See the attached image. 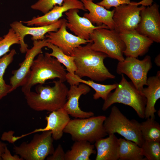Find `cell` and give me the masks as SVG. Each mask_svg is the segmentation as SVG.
Masks as SVG:
<instances>
[{"label": "cell", "mask_w": 160, "mask_h": 160, "mask_svg": "<svg viewBox=\"0 0 160 160\" xmlns=\"http://www.w3.org/2000/svg\"><path fill=\"white\" fill-rule=\"evenodd\" d=\"M130 0H103L97 4L107 9L114 7L116 8L120 5L131 3Z\"/></svg>", "instance_id": "cell-32"}, {"label": "cell", "mask_w": 160, "mask_h": 160, "mask_svg": "<svg viewBox=\"0 0 160 160\" xmlns=\"http://www.w3.org/2000/svg\"><path fill=\"white\" fill-rule=\"evenodd\" d=\"M91 48L104 53L108 57L122 61L125 58V45L119 33L114 29L100 28L95 29L90 36Z\"/></svg>", "instance_id": "cell-7"}, {"label": "cell", "mask_w": 160, "mask_h": 160, "mask_svg": "<svg viewBox=\"0 0 160 160\" xmlns=\"http://www.w3.org/2000/svg\"><path fill=\"white\" fill-rule=\"evenodd\" d=\"M2 39H3V38L0 36V41Z\"/></svg>", "instance_id": "cell-38"}, {"label": "cell", "mask_w": 160, "mask_h": 160, "mask_svg": "<svg viewBox=\"0 0 160 160\" xmlns=\"http://www.w3.org/2000/svg\"><path fill=\"white\" fill-rule=\"evenodd\" d=\"M141 147L143 155L147 160H160V141H144Z\"/></svg>", "instance_id": "cell-29"}, {"label": "cell", "mask_w": 160, "mask_h": 160, "mask_svg": "<svg viewBox=\"0 0 160 160\" xmlns=\"http://www.w3.org/2000/svg\"><path fill=\"white\" fill-rule=\"evenodd\" d=\"M53 140L51 131L43 132L34 135L29 142L14 146L13 151L23 160H44L54 151Z\"/></svg>", "instance_id": "cell-8"}, {"label": "cell", "mask_w": 160, "mask_h": 160, "mask_svg": "<svg viewBox=\"0 0 160 160\" xmlns=\"http://www.w3.org/2000/svg\"><path fill=\"white\" fill-rule=\"evenodd\" d=\"M48 43L45 39L33 41V47L26 51L25 59L20 63L19 68L12 71V75L9 79L11 86V92L24 84L35 58L42 53V48L47 47Z\"/></svg>", "instance_id": "cell-12"}, {"label": "cell", "mask_w": 160, "mask_h": 160, "mask_svg": "<svg viewBox=\"0 0 160 160\" xmlns=\"http://www.w3.org/2000/svg\"><path fill=\"white\" fill-rule=\"evenodd\" d=\"M154 62L156 65L158 67L160 66V54H158L155 57Z\"/></svg>", "instance_id": "cell-37"}, {"label": "cell", "mask_w": 160, "mask_h": 160, "mask_svg": "<svg viewBox=\"0 0 160 160\" xmlns=\"http://www.w3.org/2000/svg\"><path fill=\"white\" fill-rule=\"evenodd\" d=\"M16 54L15 49H12L8 54L0 58V100L11 92V86L6 83L4 79V76L5 70L12 62Z\"/></svg>", "instance_id": "cell-28"}, {"label": "cell", "mask_w": 160, "mask_h": 160, "mask_svg": "<svg viewBox=\"0 0 160 160\" xmlns=\"http://www.w3.org/2000/svg\"><path fill=\"white\" fill-rule=\"evenodd\" d=\"M14 133V132L12 131L4 132L1 135V139L3 141H7L9 143H13L15 142V136L13 135Z\"/></svg>", "instance_id": "cell-35"}, {"label": "cell", "mask_w": 160, "mask_h": 160, "mask_svg": "<svg viewBox=\"0 0 160 160\" xmlns=\"http://www.w3.org/2000/svg\"><path fill=\"white\" fill-rule=\"evenodd\" d=\"M119 160H145L142 153V149L136 143L120 138L118 139Z\"/></svg>", "instance_id": "cell-25"}, {"label": "cell", "mask_w": 160, "mask_h": 160, "mask_svg": "<svg viewBox=\"0 0 160 160\" xmlns=\"http://www.w3.org/2000/svg\"><path fill=\"white\" fill-rule=\"evenodd\" d=\"M159 6L156 3L145 7L140 13V20L136 29L141 34L153 41L160 42V14Z\"/></svg>", "instance_id": "cell-11"}, {"label": "cell", "mask_w": 160, "mask_h": 160, "mask_svg": "<svg viewBox=\"0 0 160 160\" xmlns=\"http://www.w3.org/2000/svg\"><path fill=\"white\" fill-rule=\"evenodd\" d=\"M147 87H143L142 94L146 99L145 111V118L151 117L155 119V108L157 101L160 98V71L156 76L149 77L147 81Z\"/></svg>", "instance_id": "cell-21"}, {"label": "cell", "mask_w": 160, "mask_h": 160, "mask_svg": "<svg viewBox=\"0 0 160 160\" xmlns=\"http://www.w3.org/2000/svg\"><path fill=\"white\" fill-rule=\"evenodd\" d=\"M121 75V80L117 84L115 91L111 92L104 100L102 110L106 111L114 103H121L131 107L140 118H145L146 103L145 97L136 88L131 81L127 80L124 74Z\"/></svg>", "instance_id": "cell-4"}, {"label": "cell", "mask_w": 160, "mask_h": 160, "mask_svg": "<svg viewBox=\"0 0 160 160\" xmlns=\"http://www.w3.org/2000/svg\"><path fill=\"white\" fill-rule=\"evenodd\" d=\"M66 70L58 60L50 53H40L34 59L21 91L25 95L32 87L38 84H44L49 79L57 78L63 82L66 81Z\"/></svg>", "instance_id": "cell-3"}, {"label": "cell", "mask_w": 160, "mask_h": 160, "mask_svg": "<svg viewBox=\"0 0 160 160\" xmlns=\"http://www.w3.org/2000/svg\"><path fill=\"white\" fill-rule=\"evenodd\" d=\"M64 0H39L31 6L33 10L40 11L45 14L55 5L61 6Z\"/></svg>", "instance_id": "cell-31"}, {"label": "cell", "mask_w": 160, "mask_h": 160, "mask_svg": "<svg viewBox=\"0 0 160 160\" xmlns=\"http://www.w3.org/2000/svg\"><path fill=\"white\" fill-rule=\"evenodd\" d=\"M65 153L61 144H59L52 153L47 158V160H65Z\"/></svg>", "instance_id": "cell-33"}, {"label": "cell", "mask_w": 160, "mask_h": 160, "mask_svg": "<svg viewBox=\"0 0 160 160\" xmlns=\"http://www.w3.org/2000/svg\"><path fill=\"white\" fill-rule=\"evenodd\" d=\"M7 144L0 141V160H2L1 155L3 152Z\"/></svg>", "instance_id": "cell-36"}, {"label": "cell", "mask_w": 160, "mask_h": 160, "mask_svg": "<svg viewBox=\"0 0 160 160\" xmlns=\"http://www.w3.org/2000/svg\"><path fill=\"white\" fill-rule=\"evenodd\" d=\"M53 82L52 87L38 84L36 92L31 91L24 95L30 108L37 111L52 112L63 108L67 100L68 89L64 82L59 80Z\"/></svg>", "instance_id": "cell-2"}, {"label": "cell", "mask_w": 160, "mask_h": 160, "mask_svg": "<svg viewBox=\"0 0 160 160\" xmlns=\"http://www.w3.org/2000/svg\"><path fill=\"white\" fill-rule=\"evenodd\" d=\"M45 119L47 124L45 127L36 129L25 134V136L39 132L51 131L54 140H58L62 138L63 130L71 119L69 115L63 108L51 112Z\"/></svg>", "instance_id": "cell-19"}, {"label": "cell", "mask_w": 160, "mask_h": 160, "mask_svg": "<svg viewBox=\"0 0 160 160\" xmlns=\"http://www.w3.org/2000/svg\"><path fill=\"white\" fill-rule=\"evenodd\" d=\"M152 67L151 57L149 55L141 60L137 58L128 57L123 61L119 62L116 72L119 75H126L136 88L142 93L144 86L147 85L148 73Z\"/></svg>", "instance_id": "cell-9"}, {"label": "cell", "mask_w": 160, "mask_h": 160, "mask_svg": "<svg viewBox=\"0 0 160 160\" xmlns=\"http://www.w3.org/2000/svg\"><path fill=\"white\" fill-rule=\"evenodd\" d=\"M66 21L64 18L57 31L48 32L45 36L48 42L57 47L66 55L71 56L76 48L92 41L90 39H81L68 32L66 29Z\"/></svg>", "instance_id": "cell-14"}, {"label": "cell", "mask_w": 160, "mask_h": 160, "mask_svg": "<svg viewBox=\"0 0 160 160\" xmlns=\"http://www.w3.org/2000/svg\"><path fill=\"white\" fill-rule=\"evenodd\" d=\"M87 0L90 1H93L94 0Z\"/></svg>", "instance_id": "cell-39"}, {"label": "cell", "mask_w": 160, "mask_h": 160, "mask_svg": "<svg viewBox=\"0 0 160 160\" xmlns=\"http://www.w3.org/2000/svg\"><path fill=\"white\" fill-rule=\"evenodd\" d=\"M140 130L144 141L160 142V125L151 117L140 123Z\"/></svg>", "instance_id": "cell-27"}, {"label": "cell", "mask_w": 160, "mask_h": 160, "mask_svg": "<svg viewBox=\"0 0 160 160\" xmlns=\"http://www.w3.org/2000/svg\"><path fill=\"white\" fill-rule=\"evenodd\" d=\"M153 0H143L120 5L114 9L113 20L114 30L119 33L125 30L136 29L140 20V13L145 7L152 4Z\"/></svg>", "instance_id": "cell-10"}, {"label": "cell", "mask_w": 160, "mask_h": 160, "mask_svg": "<svg viewBox=\"0 0 160 160\" xmlns=\"http://www.w3.org/2000/svg\"><path fill=\"white\" fill-rule=\"evenodd\" d=\"M90 90L89 86L84 83L70 85L67 93V100L63 108L75 118H85L94 116L93 112L84 111L79 106V100L81 96L87 94Z\"/></svg>", "instance_id": "cell-18"}, {"label": "cell", "mask_w": 160, "mask_h": 160, "mask_svg": "<svg viewBox=\"0 0 160 160\" xmlns=\"http://www.w3.org/2000/svg\"><path fill=\"white\" fill-rule=\"evenodd\" d=\"M19 38L12 28L0 41V58L10 51V48L15 44H19Z\"/></svg>", "instance_id": "cell-30"}, {"label": "cell", "mask_w": 160, "mask_h": 160, "mask_svg": "<svg viewBox=\"0 0 160 160\" xmlns=\"http://www.w3.org/2000/svg\"><path fill=\"white\" fill-rule=\"evenodd\" d=\"M66 75V81L70 85H78L79 83H84L92 87L95 91L93 98L96 100L102 98L105 100L109 94L116 87L117 83L112 84H103L96 83L92 80H86L80 78L75 74L71 76Z\"/></svg>", "instance_id": "cell-23"}, {"label": "cell", "mask_w": 160, "mask_h": 160, "mask_svg": "<svg viewBox=\"0 0 160 160\" xmlns=\"http://www.w3.org/2000/svg\"><path fill=\"white\" fill-rule=\"evenodd\" d=\"M95 146L85 141H76L71 149L65 153V160H90V157L96 151Z\"/></svg>", "instance_id": "cell-24"}, {"label": "cell", "mask_w": 160, "mask_h": 160, "mask_svg": "<svg viewBox=\"0 0 160 160\" xmlns=\"http://www.w3.org/2000/svg\"><path fill=\"white\" fill-rule=\"evenodd\" d=\"M85 10L89 11L84 14L83 17L88 19L93 24L97 26L103 25L110 29H114L115 24L113 20L114 12L108 10L103 6L87 0H81Z\"/></svg>", "instance_id": "cell-20"}, {"label": "cell", "mask_w": 160, "mask_h": 160, "mask_svg": "<svg viewBox=\"0 0 160 160\" xmlns=\"http://www.w3.org/2000/svg\"><path fill=\"white\" fill-rule=\"evenodd\" d=\"M47 47L52 50V52L49 53L50 55L65 66L66 70L68 72V74L73 76L76 70L73 56L66 55L57 47L51 43L48 42Z\"/></svg>", "instance_id": "cell-26"}, {"label": "cell", "mask_w": 160, "mask_h": 160, "mask_svg": "<svg viewBox=\"0 0 160 160\" xmlns=\"http://www.w3.org/2000/svg\"><path fill=\"white\" fill-rule=\"evenodd\" d=\"M92 43L76 48L71 55L74 57L76 67L75 74L81 78L86 77L97 81L115 79V76L109 71L104 63L108 55L92 49Z\"/></svg>", "instance_id": "cell-1"}, {"label": "cell", "mask_w": 160, "mask_h": 160, "mask_svg": "<svg viewBox=\"0 0 160 160\" xmlns=\"http://www.w3.org/2000/svg\"><path fill=\"white\" fill-rule=\"evenodd\" d=\"M108 135L117 133L125 139L133 142L141 147L144 141L142 137L140 123L135 119L127 118L116 106L111 108L109 116L103 123Z\"/></svg>", "instance_id": "cell-6"}, {"label": "cell", "mask_w": 160, "mask_h": 160, "mask_svg": "<svg viewBox=\"0 0 160 160\" xmlns=\"http://www.w3.org/2000/svg\"><path fill=\"white\" fill-rule=\"evenodd\" d=\"M119 34L125 44L124 54L127 57L137 58L144 55L153 42L150 38L140 34L135 29L123 31Z\"/></svg>", "instance_id": "cell-15"}, {"label": "cell", "mask_w": 160, "mask_h": 160, "mask_svg": "<svg viewBox=\"0 0 160 160\" xmlns=\"http://www.w3.org/2000/svg\"><path fill=\"white\" fill-rule=\"evenodd\" d=\"M2 160H23L19 155L15 154L12 155L7 146L5 148L3 152L1 155Z\"/></svg>", "instance_id": "cell-34"}, {"label": "cell", "mask_w": 160, "mask_h": 160, "mask_svg": "<svg viewBox=\"0 0 160 160\" xmlns=\"http://www.w3.org/2000/svg\"><path fill=\"white\" fill-rule=\"evenodd\" d=\"M72 9L86 11L83 3L79 0H64L61 6L56 5L47 13L41 16L34 17L26 21H21L27 26H43L50 25L58 21L63 14Z\"/></svg>", "instance_id": "cell-16"}, {"label": "cell", "mask_w": 160, "mask_h": 160, "mask_svg": "<svg viewBox=\"0 0 160 160\" xmlns=\"http://www.w3.org/2000/svg\"><path fill=\"white\" fill-rule=\"evenodd\" d=\"M79 10L72 9L65 13L67 21L66 25L75 35L84 39L90 40V36L94 31L97 28H105L109 29L106 25L95 26L88 19L79 15Z\"/></svg>", "instance_id": "cell-17"}, {"label": "cell", "mask_w": 160, "mask_h": 160, "mask_svg": "<svg viewBox=\"0 0 160 160\" xmlns=\"http://www.w3.org/2000/svg\"><path fill=\"white\" fill-rule=\"evenodd\" d=\"M95 146L97 150L96 160L119 159L118 139L114 134L99 139L95 142Z\"/></svg>", "instance_id": "cell-22"}, {"label": "cell", "mask_w": 160, "mask_h": 160, "mask_svg": "<svg viewBox=\"0 0 160 160\" xmlns=\"http://www.w3.org/2000/svg\"><path fill=\"white\" fill-rule=\"evenodd\" d=\"M64 19H60L56 22L50 25L36 27L25 25L20 21H15L11 23V28L14 31L19 38L20 52L22 53H26L28 49V45L24 41V38L26 35H31V39L33 41L43 40L45 39V35L48 32L57 31Z\"/></svg>", "instance_id": "cell-13"}, {"label": "cell", "mask_w": 160, "mask_h": 160, "mask_svg": "<svg viewBox=\"0 0 160 160\" xmlns=\"http://www.w3.org/2000/svg\"><path fill=\"white\" fill-rule=\"evenodd\" d=\"M105 116L70 119L63 130L70 134L73 141H85L91 143L108 135L103 125Z\"/></svg>", "instance_id": "cell-5"}]
</instances>
